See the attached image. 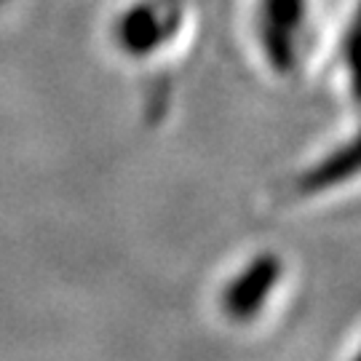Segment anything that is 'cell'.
Instances as JSON below:
<instances>
[{"label": "cell", "instance_id": "obj_1", "mask_svg": "<svg viewBox=\"0 0 361 361\" xmlns=\"http://www.w3.org/2000/svg\"><path fill=\"white\" fill-rule=\"evenodd\" d=\"M180 25L182 6L177 0H140L121 13L113 35L123 54L147 56L171 43Z\"/></svg>", "mask_w": 361, "mask_h": 361}, {"label": "cell", "instance_id": "obj_2", "mask_svg": "<svg viewBox=\"0 0 361 361\" xmlns=\"http://www.w3.org/2000/svg\"><path fill=\"white\" fill-rule=\"evenodd\" d=\"M6 3H8V0H0V6H6Z\"/></svg>", "mask_w": 361, "mask_h": 361}]
</instances>
